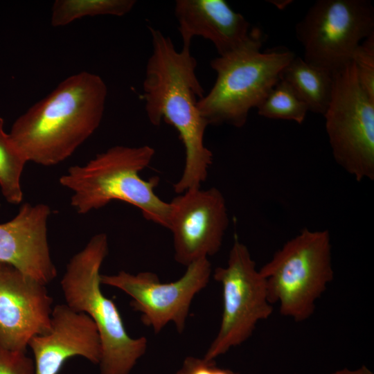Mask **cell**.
Segmentation results:
<instances>
[{
    "mask_svg": "<svg viewBox=\"0 0 374 374\" xmlns=\"http://www.w3.org/2000/svg\"><path fill=\"white\" fill-rule=\"evenodd\" d=\"M149 30L152 53L143 82L145 110L152 125L158 126L164 121L179 133L185 163L173 188L181 194L201 188L213 163V153L204 143L208 125L197 107L204 89L196 75L197 61L190 47L177 51L170 37L152 27Z\"/></svg>",
    "mask_w": 374,
    "mask_h": 374,
    "instance_id": "6da1fadb",
    "label": "cell"
},
{
    "mask_svg": "<svg viewBox=\"0 0 374 374\" xmlns=\"http://www.w3.org/2000/svg\"><path fill=\"white\" fill-rule=\"evenodd\" d=\"M107 95V85L98 75L73 74L21 114L9 135L28 162L59 164L99 127Z\"/></svg>",
    "mask_w": 374,
    "mask_h": 374,
    "instance_id": "7a4b0ae2",
    "label": "cell"
},
{
    "mask_svg": "<svg viewBox=\"0 0 374 374\" xmlns=\"http://www.w3.org/2000/svg\"><path fill=\"white\" fill-rule=\"evenodd\" d=\"M154 154V149L148 145H115L84 165L70 167L59 181L73 193L71 205L79 214L119 200L139 208L147 220L168 229L170 205L155 193L159 178L145 180L139 176Z\"/></svg>",
    "mask_w": 374,
    "mask_h": 374,
    "instance_id": "3957f363",
    "label": "cell"
},
{
    "mask_svg": "<svg viewBox=\"0 0 374 374\" xmlns=\"http://www.w3.org/2000/svg\"><path fill=\"white\" fill-rule=\"evenodd\" d=\"M107 254V235H93L70 259L60 285L65 303L73 311L87 314L98 330L100 374H130L145 354L148 341L145 337L128 335L116 305L101 290L100 270Z\"/></svg>",
    "mask_w": 374,
    "mask_h": 374,
    "instance_id": "277c9868",
    "label": "cell"
},
{
    "mask_svg": "<svg viewBox=\"0 0 374 374\" xmlns=\"http://www.w3.org/2000/svg\"><path fill=\"white\" fill-rule=\"evenodd\" d=\"M262 44V33L256 28L242 47L211 61L216 80L197 102L208 125L244 126L249 111L263 101L280 80L283 69L296 56L285 47L261 52Z\"/></svg>",
    "mask_w": 374,
    "mask_h": 374,
    "instance_id": "5b68a950",
    "label": "cell"
},
{
    "mask_svg": "<svg viewBox=\"0 0 374 374\" xmlns=\"http://www.w3.org/2000/svg\"><path fill=\"white\" fill-rule=\"evenodd\" d=\"M259 271L265 280L269 302L279 304L283 316L298 322L308 319L334 278L328 231L304 229Z\"/></svg>",
    "mask_w": 374,
    "mask_h": 374,
    "instance_id": "8992f818",
    "label": "cell"
},
{
    "mask_svg": "<svg viewBox=\"0 0 374 374\" xmlns=\"http://www.w3.org/2000/svg\"><path fill=\"white\" fill-rule=\"evenodd\" d=\"M323 114L336 162L358 181L374 179V100L362 88L350 61L333 73Z\"/></svg>",
    "mask_w": 374,
    "mask_h": 374,
    "instance_id": "52a82bcc",
    "label": "cell"
},
{
    "mask_svg": "<svg viewBox=\"0 0 374 374\" xmlns=\"http://www.w3.org/2000/svg\"><path fill=\"white\" fill-rule=\"evenodd\" d=\"M213 278L222 288L223 310L218 332L204 358L215 360L246 341L258 323L273 312L266 283L247 247L235 238L227 265L217 267Z\"/></svg>",
    "mask_w": 374,
    "mask_h": 374,
    "instance_id": "ba28073f",
    "label": "cell"
},
{
    "mask_svg": "<svg viewBox=\"0 0 374 374\" xmlns=\"http://www.w3.org/2000/svg\"><path fill=\"white\" fill-rule=\"evenodd\" d=\"M374 33V8L367 0H318L296 24L305 62L332 73L352 61Z\"/></svg>",
    "mask_w": 374,
    "mask_h": 374,
    "instance_id": "9c48e42d",
    "label": "cell"
},
{
    "mask_svg": "<svg viewBox=\"0 0 374 374\" xmlns=\"http://www.w3.org/2000/svg\"><path fill=\"white\" fill-rule=\"evenodd\" d=\"M186 267L181 278L170 283L161 282L151 271L133 274L125 271L100 275V283L129 295L132 309L141 313L142 323L155 333L160 332L170 322L181 333L193 299L207 286L212 274L208 258L199 259Z\"/></svg>",
    "mask_w": 374,
    "mask_h": 374,
    "instance_id": "30bf717a",
    "label": "cell"
},
{
    "mask_svg": "<svg viewBox=\"0 0 374 374\" xmlns=\"http://www.w3.org/2000/svg\"><path fill=\"white\" fill-rule=\"evenodd\" d=\"M170 205L168 229L172 233L175 261L187 267L215 255L229 222L221 191L215 187L190 189L175 197Z\"/></svg>",
    "mask_w": 374,
    "mask_h": 374,
    "instance_id": "8fae6325",
    "label": "cell"
},
{
    "mask_svg": "<svg viewBox=\"0 0 374 374\" xmlns=\"http://www.w3.org/2000/svg\"><path fill=\"white\" fill-rule=\"evenodd\" d=\"M46 285L0 262V345L26 352L34 337L51 328L53 299Z\"/></svg>",
    "mask_w": 374,
    "mask_h": 374,
    "instance_id": "7c38bea8",
    "label": "cell"
},
{
    "mask_svg": "<svg viewBox=\"0 0 374 374\" xmlns=\"http://www.w3.org/2000/svg\"><path fill=\"white\" fill-rule=\"evenodd\" d=\"M35 374H58L66 360L80 356L99 364L102 348L98 330L92 319L66 303L53 308L51 328L32 338Z\"/></svg>",
    "mask_w": 374,
    "mask_h": 374,
    "instance_id": "4fadbf2b",
    "label": "cell"
},
{
    "mask_svg": "<svg viewBox=\"0 0 374 374\" xmlns=\"http://www.w3.org/2000/svg\"><path fill=\"white\" fill-rule=\"evenodd\" d=\"M50 207L24 203L10 221L0 224V262L47 285L57 275L48 242Z\"/></svg>",
    "mask_w": 374,
    "mask_h": 374,
    "instance_id": "5bb4252c",
    "label": "cell"
},
{
    "mask_svg": "<svg viewBox=\"0 0 374 374\" xmlns=\"http://www.w3.org/2000/svg\"><path fill=\"white\" fill-rule=\"evenodd\" d=\"M175 15L183 46H190L193 37L211 41L219 56L229 54L244 45L256 28L242 15L235 12L224 0H177Z\"/></svg>",
    "mask_w": 374,
    "mask_h": 374,
    "instance_id": "9a60e30c",
    "label": "cell"
},
{
    "mask_svg": "<svg viewBox=\"0 0 374 374\" xmlns=\"http://www.w3.org/2000/svg\"><path fill=\"white\" fill-rule=\"evenodd\" d=\"M280 78L292 87L309 111L325 114L331 99L333 73L295 56L283 69Z\"/></svg>",
    "mask_w": 374,
    "mask_h": 374,
    "instance_id": "2e32d148",
    "label": "cell"
},
{
    "mask_svg": "<svg viewBox=\"0 0 374 374\" xmlns=\"http://www.w3.org/2000/svg\"><path fill=\"white\" fill-rule=\"evenodd\" d=\"M136 3L134 0H56L52 6L51 23L60 27L84 17H121L129 13Z\"/></svg>",
    "mask_w": 374,
    "mask_h": 374,
    "instance_id": "e0dca14e",
    "label": "cell"
},
{
    "mask_svg": "<svg viewBox=\"0 0 374 374\" xmlns=\"http://www.w3.org/2000/svg\"><path fill=\"white\" fill-rule=\"evenodd\" d=\"M0 117V188L6 200L19 204L23 199L21 177L28 162L3 129Z\"/></svg>",
    "mask_w": 374,
    "mask_h": 374,
    "instance_id": "ac0fdd59",
    "label": "cell"
},
{
    "mask_svg": "<svg viewBox=\"0 0 374 374\" xmlns=\"http://www.w3.org/2000/svg\"><path fill=\"white\" fill-rule=\"evenodd\" d=\"M265 118L294 121L301 124L309 111L308 105L292 87L280 79L257 107Z\"/></svg>",
    "mask_w": 374,
    "mask_h": 374,
    "instance_id": "d6986e66",
    "label": "cell"
},
{
    "mask_svg": "<svg viewBox=\"0 0 374 374\" xmlns=\"http://www.w3.org/2000/svg\"><path fill=\"white\" fill-rule=\"evenodd\" d=\"M352 61L362 88L374 100V33L357 46Z\"/></svg>",
    "mask_w": 374,
    "mask_h": 374,
    "instance_id": "ffe728a7",
    "label": "cell"
},
{
    "mask_svg": "<svg viewBox=\"0 0 374 374\" xmlns=\"http://www.w3.org/2000/svg\"><path fill=\"white\" fill-rule=\"evenodd\" d=\"M0 374H35L34 360L26 352L8 350L0 345Z\"/></svg>",
    "mask_w": 374,
    "mask_h": 374,
    "instance_id": "44dd1931",
    "label": "cell"
},
{
    "mask_svg": "<svg viewBox=\"0 0 374 374\" xmlns=\"http://www.w3.org/2000/svg\"><path fill=\"white\" fill-rule=\"evenodd\" d=\"M176 374H237L234 371L217 366L215 360L189 356L183 362Z\"/></svg>",
    "mask_w": 374,
    "mask_h": 374,
    "instance_id": "7402d4cb",
    "label": "cell"
},
{
    "mask_svg": "<svg viewBox=\"0 0 374 374\" xmlns=\"http://www.w3.org/2000/svg\"><path fill=\"white\" fill-rule=\"evenodd\" d=\"M331 374H373V372L366 366H362L355 370H350L348 368H343L339 371H336Z\"/></svg>",
    "mask_w": 374,
    "mask_h": 374,
    "instance_id": "603a6c76",
    "label": "cell"
}]
</instances>
